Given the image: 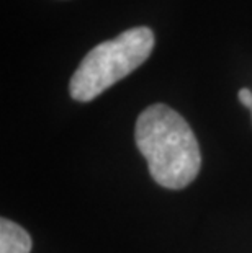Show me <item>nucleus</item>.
Returning <instances> with one entry per match:
<instances>
[{
	"mask_svg": "<svg viewBox=\"0 0 252 253\" xmlns=\"http://www.w3.org/2000/svg\"><path fill=\"white\" fill-rule=\"evenodd\" d=\"M238 96H239L241 103H243L244 106H248V108H251L252 106V91L249 88H241Z\"/></svg>",
	"mask_w": 252,
	"mask_h": 253,
	"instance_id": "4",
	"label": "nucleus"
},
{
	"mask_svg": "<svg viewBox=\"0 0 252 253\" xmlns=\"http://www.w3.org/2000/svg\"><path fill=\"white\" fill-rule=\"evenodd\" d=\"M154 35L146 26L131 28L115 40L100 42L82 59L69 91L77 101H90L138 69L151 56Z\"/></svg>",
	"mask_w": 252,
	"mask_h": 253,
	"instance_id": "2",
	"label": "nucleus"
},
{
	"mask_svg": "<svg viewBox=\"0 0 252 253\" xmlns=\"http://www.w3.org/2000/svg\"><path fill=\"white\" fill-rule=\"evenodd\" d=\"M135 141L157 185L182 190L197 178L200 145L189 123L167 105H151L138 116Z\"/></svg>",
	"mask_w": 252,
	"mask_h": 253,
	"instance_id": "1",
	"label": "nucleus"
},
{
	"mask_svg": "<svg viewBox=\"0 0 252 253\" xmlns=\"http://www.w3.org/2000/svg\"><path fill=\"white\" fill-rule=\"evenodd\" d=\"M31 237L23 227L2 217L0 220V253H30Z\"/></svg>",
	"mask_w": 252,
	"mask_h": 253,
	"instance_id": "3",
	"label": "nucleus"
},
{
	"mask_svg": "<svg viewBox=\"0 0 252 253\" xmlns=\"http://www.w3.org/2000/svg\"><path fill=\"white\" fill-rule=\"evenodd\" d=\"M249 110H251V113H252V106H251V108H249Z\"/></svg>",
	"mask_w": 252,
	"mask_h": 253,
	"instance_id": "5",
	"label": "nucleus"
}]
</instances>
